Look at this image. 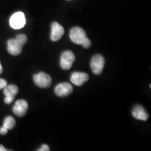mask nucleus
<instances>
[{"instance_id": "nucleus-9", "label": "nucleus", "mask_w": 151, "mask_h": 151, "mask_svg": "<svg viewBox=\"0 0 151 151\" xmlns=\"http://www.w3.org/2000/svg\"><path fill=\"white\" fill-rule=\"evenodd\" d=\"M28 109L27 101L24 99H19L15 104L13 111L17 116H23L26 114Z\"/></svg>"}, {"instance_id": "nucleus-3", "label": "nucleus", "mask_w": 151, "mask_h": 151, "mask_svg": "<svg viewBox=\"0 0 151 151\" xmlns=\"http://www.w3.org/2000/svg\"><path fill=\"white\" fill-rule=\"evenodd\" d=\"M9 24L13 29H21L26 24V19L24 14L21 11L15 13L11 16L10 20H9Z\"/></svg>"}, {"instance_id": "nucleus-8", "label": "nucleus", "mask_w": 151, "mask_h": 151, "mask_svg": "<svg viewBox=\"0 0 151 151\" xmlns=\"http://www.w3.org/2000/svg\"><path fill=\"white\" fill-rule=\"evenodd\" d=\"M73 91V87L69 83H62L58 84L55 88L56 95L60 97H64L69 95Z\"/></svg>"}, {"instance_id": "nucleus-11", "label": "nucleus", "mask_w": 151, "mask_h": 151, "mask_svg": "<svg viewBox=\"0 0 151 151\" xmlns=\"http://www.w3.org/2000/svg\"><path fill=\"white\" fill-rule=\"evenodd\" d=\"M89 76L83 72H73L71 76L70 81L73 84L77 86H81L84 83L88 81Z\"/></svg>"}, {"instance_id": "nucleus-15", "label": "nucleus", "mask_w": 151, "mask_h": 151, "mask_svg": "<svg viewBox=\"0 0 151 151\" xmlns=\"http://www.w3.org/2000/svg\"><path fill=\"white\" fill-rule=\"evenodd\" d=\"M50 150V148H49V146L46 144H43L41 146V148L38 149V151H49Z\"/></svg>"}, {"instance_id": "nucleus-10", "label": "nucleus", "mask_w": 151, "mask_h": 151, "mask_svg": "<svg viewBox=\"0 0 151 151\" xmlns=\"http://www.w3.org/2000/svg\"><path fill=\"white\" fill-rule=\"evenodd\" d=\"M65 33V29L62 25L57 22H52L51 24V34L50 39L52 41H57L61 39Z\"/></svg>"}, {"instance_id": "nucleus-12", "label": "nucleus", "mask_w": 151, "mask_h": 151, "mask_svg": "<svg viewBox=\"0 0 151 151\" xmlns=\"http://www.w3.org/2000/svg\"><path fill=\"white\" fill-rule=\"evenodd\" d=\"M132 115L137 120L146 121L148 119V114L143 106L140 105L135 106L132 111Z\"/></svg>"}, {"instance_id": "nucleus-7", "label": "nucleus", "mask_w": 151, "mask_h": 151, "mask_svg": "<svg viewBox=\"0 0 151 151\" xmlns=\"http://www.w3.org/2000/svg\"><path fill=\"white\" fill-rule=\"evenodd\" d=\"M19 91L18 88L15 85H9L4 88V94L5 95L4 102L7 104H10L14 100L15 96Z\"/></svg>"}, {"instance_id": "nucleus-4", "label": "nucleus", "mask_w": 151, "mask_h": 151, "mask_svg": "<svg viewBox=\"0 0 151 151\" xmlns=\"http://www.w3.org/2000/svg\"><path fill=\"white\" fill-rule=\"evenodd\" d=\"M105 60L101 55H95L92 58L90 62V67L94 74L99 75L102 72L104 67Z\"/></svg>"}, {"instance_id": "nucleus-19", "label": "nucleus", "mask_w": 151, "mask_h": 151, "mask_svg": "<svg viewBox=\"0 0 151 151\" xmlns=\"http://www.w3.org/2000/svg\"></svg>"}, {"instance_id": "nucleus-6", "label": "nucleus", "mask_w": 151, "mask_h": 151, "mask_svg": "<svg viewBox=\"0 0 151 151\" xmlns=\"http://www.w3.org/2000/svg\"><path fill=\"white\" fill-rule=\"evenodd\" d=\"M33 78L35 83L39 88H48L52 83V79L50 76L44 72H40L35 74Z\"/></svg>"}, {"instance_id": "nucleus-18", "label": "nucleus", "mask_w": 151, "mask_h": 151, "mask_svg": "<svg viewBox=\"0 0 151 151\" xmlns=\"http://www.w3.org/2000/svg\"><path fill=\"white\" fill-rule=\"evenodd\" d=\"M2 71H3V68H2V66L1 65V62H0V74L2 73Z\"/></svg>"}, {"instance_id": "nucleus-17", "label": "nucleus", "mask_w": 151, "mask_h": 151, "mask_svg": "<svg viewBox=\"0 0 151 151\" xmlns=\"http://www.w3.org/2000/svg\"><path fill=\"white\" fill-rule=\"evenodd\" d=\"M6 150H7V149H6L4 147L2 146V145L0 144V151H6Z\"/></svg>"}, {"instance_id": "nucleus-13", "label": "nucleus", "mask_w": 151, "mask_h": 151, "mask_svg": "<svg viewBox=\"0 0 151 151\" xmlns=\"http://www.w3.org/2000/svg\"><path fill=\"white\" fill-rule=\"evenodd\" d=\"M15 125H16V121H15L14 118L13 117L7 116L4 119L3 126L8 130L12 129L15 127Z\"/></svg>"}, {"instance_id": "nucleus-14", "label": "nucleus", "mask_w": 151, "mask_h": 151, "mask_svg": "<svg viewBox=\"0 0 151 151\" xmlns=\"http://www.w3.org/2000/svg\"><path fill=\"white\" fill-rule=\"evenodd\" d=\"M7 86V82L4 79L0 78V90L4 89Z\"/></svg>"}, {"instance_id": "nucleus-16", "label": "nucleus", "mask_w": 151, "mask_h": 151, "mask_svg": "<svg viewBox=\"0 0 151 151\" xmlns=\"http://www.w3.org/2000/svg\"><path fill=\"white\" fill-rule=\"evenodd\" d=\"M7 132H8V129L4 127V126H2V127L0 128V134L5 135V134H6Z\"/></svg>"}, {"instance_id": "nucleus-2", "label": "nucleus", "mask_w": 151, "mask_h": 151, "mask_svg": "<svg viewBox=\"0 0 151 151\" xmlns=\"http://www.w3.org/2000/svg\"><path fill=\"white\" fill-rule=\"evenodd\" d=\"M27 37L25 35L21 34L16 36L15 39H9L7 42V50L12 55H18L22 51V46L27 43Z\"/></svg>"}, {"instance_id": "nucleus-5", "label": "nucleus", "mask_w": 151, "mask_h": 151, "mask_svg": "<svg viewBox=\"0 0 151 151\" xmlns=\"http://www.w3.org/2000/svg\"><path fill=\"white\" fill-rule=\"evenodd\" d=\"M75 55L72 51L67 50L62 54L60 58V66L64 70H68L72 67L75 61Z\"/></svg>"}, {"instance_id": "nucleus-1", "label": "nucleus", "mask_w": 151, "mask_h": 151, "mask_svg": "<svg viewBox=\"0 0 151 151\" xmlns=\"http://www.w3.org/2000/svg\"><path fill=\"white\" fill-rule=\"evenodd\" d=\"M71 40L76 44L82 45L85 48H90L91 41L87 37L86 32L83 29L79 27H75L71 29L69 33Z\"/></svg>"}]
</instances>
